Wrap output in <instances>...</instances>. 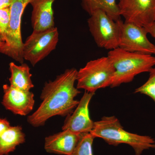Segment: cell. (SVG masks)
Wrapping results in <instances>:
<instances>
[{
	"instance_id": "6da1fadb",
	"label": "cell",
	"mask_w": 155,
	"mask_h": 155,
	"mask_svg": "<svg viewBox=\"0 0 155 155\" xmlns=\"http://www.w3.org/2000/svg\"><path fill=\"white\" fill-rule=\"evenodd\" d=\"M77 73L75 68L67 69L54 80L45 83L41 94L40 105L27 118L29 124L39 127L53 116L64 117L72 114L79 103L75 97L81 93L75 87Z\"/></svg>"
},
{
	"instance_id": "7a4b0ae2",
	"label": "cell",
	"mask_w": 155,
	"mask_h": 155,
	"mask_svg": "<svg viewBox=\"0 0 155 155\" xmlns=\"http://www.w3.org/2000/svg\"><path fill=\"white\" fill-rule=\"evenodd\" d=\"M90 133L95 138L102 139L110 145H128L132 147L135 155H141L145 150L155 149L154 139L126 131L115 116H104L99 121L94 122Z\"/></svg>"
},
{
	"instance_id": "3957f363",
	"label": "cell",
	"mask_w": 155,
	"mask_h": 155,
	"mask_svg": "<svg viewBox=\"0 0 155 155\" xmlns=\"http://www.w3.org/2000/svg\"><path fill=\"white\" fill-rule=\"evenodd\" d=\"M107 57L115 69V77L111 87L131 82L136 75L149 72L155 66V56L130 52L119 48L110 50Z\"/></svg>"
},
{
	"instance_id": "277c9868",
	"label": "cell",
	"mask_w": 155,
	"mask_h": 155,
	"mask_svg": "<svg viewBox=\"0 0 155 155\" xmlns=\"http://www.w3.org/2000/svg\"><path fill=\"white\" fill-rule=\"evenodd\" d=\"M115 74V68L107 56L92 60L78 71L76 87L95 93L99 89L111 87Z\"/></svg>"
},
{
	"instance_id": "5b68a950",
	"label": "cell",
	"mask_w": 155,
	"mask_h": 155,
	"mask_svg": "<svg viewBox=\"0 0 155 155\" xmlns=\"http://www.w3.org/2000/svg\"><path fill=\"white\" fill-rule=\"evenodd\" d=\"M31 0H13L10 6V19L5 36V43L0 53L8 56L21 64L24 59L22 54L23 43L21 35L22 14Z\"/></svg>"
},
{
	"instance_id": "8992f818",
	"label": "cell",
	"mask_w": 155,
	"mask_h": 155,
	"mask_svg": "<svg viewBox=\"0 0 155 155\" xmlns=\"http://www.w3.org/2000/svg\"><path fill=\"white\" fill-rule=\"evenodd\" d=\"M102 10L94 11L87 20L90 32L98 47L112 50L119 48L120 24Z\"/></svg>"
},
{
	"instance_id": "52a82bcc",
	"label": "cell",
	"mask_w": 155,
	"mask_h": 155,
	"mask_svg": "<svg viewBox=\"0 0 155 155\" xmlns=\"http://www.w3.org/2000/svg\"><path fill=\"white\" fill-rule=\"evenodd\" d=\"M58 41L59 33L56 27L44 30H33L23 43V59L35 66L55 49Z\"/></svg>"
},
{
	"instance_id": "ba28073f",
	"label": "cell",
	"mask_w": 155,
	"mask_h": 155,
	"mask_svg": "<svg viewBox=\"0 0 155 155\" xmlns=\"http://www.w3.org/2000/svg\"><path fill=\"white\" fill-rule=\"evenodd\" d=\"M143 26L121 21L119 48L130 52L155 55V45L147 38Z\"/></svg>"
},
{
	"instance_id": "9c48e42d",
	"label": "cell",
	"mask_w": 155,
	"mask_h": 155,
	"mask_svg": "<svg viewBox=\"0 0 155 155\" xmlns=\"http://www.w3.org/2000/svg\"><path fill=\"white\" fill-rule=\"evenodd\" d=\"M118 6L125 22L144 27L155 20V0H119Z\"/></svg>"
},
{
	"instance_id": "30bf717a",
	"label": "cell",
	"mask_w": 155,
	"mask_h": 155,
	"mask_svg": "<svg viewBox=\"0 0 155 155\" xmlns=\"http://www.w3.org/2000/svg\"><path fill=\"white\" fill-rule=\"evenodd\" d=\"M94 93L85 91L77 107L72 114L67 116L62 130H69L77 134L90 133L94 122L90 116L89 105Z\"/></svg>"
},
{
	"instance_id": "8fae6325",
	"label": "cell",
	"mask_w": 155,
	"mask_h": 155,
	"mask_svg": "<svg viewBox=\"0 0 155 155\" xmlns=\"http://www.w3.org/2000/svg\"><path fill=\"white\" fill-rule=\"evenodd\" d=\"M3 88L2 104L6 110L20 116H26L33 110L35 100L32 92L21 90L7 84L3 85Z\"/></svg>"
},
{
	"instance_id": "7c38bea8",
	"label": "cell",
	"mask_w": 155,
	"mask_h": 155,
	"mask_svg": "<svg viewBox=\"0 0 155 155\" xmlns=\"http://www.w3.org/2000/svg\"><path fill=\"white\" fill-rule=\"evenodd\" d=\"M82 134L69 130H63L45 138V149L51 153L71 155L80 141Z\"/></svg>"
},
{
	"instance_id": "4fadbf2b",
	"label": "cell",
	"mask_w": 155,
	"mask_h": 155,
	"mask_svg": "<svg viewBox=\"0 0 155 155\" xmlns=\"http://www.w3.org/2000/svg\"><path fill=\"white\" fill-rule=\"evenodd\" d=\"M55 0H31L32 7L31 23L33 30H46L54 27L53 4Z\"/></svg>"
},
{
	"instance_id": "5bb4252c",
	"label": "cell",
	"mask_w": 155,
	"mask_h": 155,
	"mask_svg": "<svg viewBox=\"0 0 155 155\" xmlns=\"http://www.w3.org/2000/svg\"><path fill=\"white\" fill-rule=\"evenodd\" d=\"M9 69L11 73L9 78L10 85L15 88L25 91H30L34 85L31 81V74L30 68L28 65L22 64L17 66L12 62L9 64Z\"/></svg>"
},
{
	"instance_id": "9a60e30c",
	"label": "cell",
	"mask_w": 155,
	"mask_h": 155,
	"mask_svg": "<svg viewBox=\"0 0 155 155\" xmlns=\"http://www.w3.org/2000/svg\"><path fill=\"white\" fill-rule=\"evenodd\" d=\"M25 141L22 127L11 126L0 136V155H8Z\"/></svg>"
},
{
	"instance_id": "2e32d148",
	"label": "cell",
	"mask_w": 155,
	"mask_h": 155,
	"mask_svg": "<svg viewBox=\"0 0 155 155\" xmlns=\"http://www.w3.org/2000/svg\"><path fill=\"white\" fill-rule=\"evenodd\" d=\"M81 6L90 16L94 11L100 10L105 12L115 21L121 19L116 0H82Z\"/></svg>"
},
{
	"instance_id": "e0dca14e",
	"label": "cell",
	"mask_w": 155,
	"mask_h": 155,
	"mask_svg": "<svg viewBox=\"0 0 155 155\" xmlns=\"http://www.w3.org/2000/svg\"><path fill=\"white\" fill-rule=\"evenodd\" d=\"M94 138L90 133L82 134L80 141L71 155H94L92 145Z\"/></svg>"
},
{
	"instance_id": "ac0fdd59",
	"label": "cell",
	"mask_w": 155,
	"mask_h": 155,
	"mask_svg": "<svg viewBox=\"0 0 155 155\" xmlns=\"http://www.w3.org/2000/svg\"><path fill=\"white\" fill-rule=\"evenodd\" d=\"M149 77L146 82L138 88L134 93L146 95L152 99L155 103V68L151 69Z\"/></svg>"
},
{
	"instance_id": "d6986e66",
	"label": "cell",
	"mask_w": 155,
	"mask_h": 155,
	"mask_svg": "<svg viewBox=\"0 0 155 155\" xmlns=\"http://www.w3.org/2000/svg\"><path fill=\"white\" fill-rule=\"evenodd\" d=\"M10 19V7L0 9V34L4 37L5 40Z\"/></svg>"
},
{
	"instance_id": "ffe728a7",
	"label": "cell",
	"mask_w": 155,
	"mask_h": 155,
	"mask_svg": "<svg viewBox=\"0 0 155 155\" xmlns=\"http://www.w3.org/2000/svg\"><path fill=\"white\" fill-rule=\"evenodd\" d=\"M11 126L10 122L7 119L0 118V136Z\"/></svg>"
},
{
	"instance_id": "44dd1931",
	"label": "cell",
	"mask_w": 155,
	"mask_h": 155,
	"mask_svg": "<svg viewBox=\"0 0 155 155\" xmlns=\"http://www.w3.org/2000/svg\"><path fill=\"white\" fill-rule=\"evenodd\" d=\"M148 34H150L155 39V20L152 23L144 26Z\"/></svg>"
},
{
	"instance_id": "7402d4cb",
	"label": "cell",
	"mask_w": 155,
	"mask_h": 155,
	"mask_svg": "<svg viewBox=\"0 0 155 155\" xmlns=\"http://www.w3.org/2000/svg\"><path fill=\"white\" fill-rule=\"evenodd\" d=\"M13 2V0H0V9L9 8Z\"/></svg>"
},
{
	"instance_id": "603a6c76",
	"label": "cell",
	"mask_w": 155,
	"mask_h": 155,
	"mask_svg": "<svg viewBox=\"0 0 155 155\" xmlns=\"http://www.w3.org/2000/svg\"><path fill=\"white\" fill-rule=\"evenodd\" d=\"M5 43V38H4V37L0 34V48L4 45Z\"/></svg>"
}]
</instances>
